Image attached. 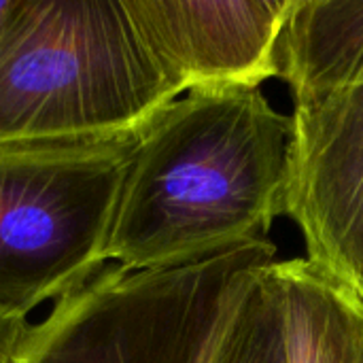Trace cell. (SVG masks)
<instances>
[{"mask_svg": "<svg viewBox=\"0 0 363 363\" xmlns=\"http://www.w3.org/2000/svg\"><path fill=\"white\" fill-rule=\"evenodd\" d=\"M289 132L259 87L179 96L138 134L106 264L177 268L268 240L283 215Z\"/></svg>", "mask_w": 363, "mask_h": 363, "instance_id": "obj_1", "label": "cell"}, {"mask_svg": "<svg viewBox=\"0 0 363 363\" xmlns=\"http://www.w3.org/2000/svg\"><path fill=\"white\" fill-rule=\"evenodd\" d=\"M130 21L177 96L259 87L277 77L291 0H123Z\"/></svg>", "mask_w": 363, "mask_h": 363, "instance_id": "obj_5", "label": "cell"}, {"mask_svg": "<svg viewBox=\"0 0 363 363\" xmlns=\"http://www.w3.org/2000/svg\"><path fill=\"white\" fill-rule=\"evenodd\" d=\"M283 215L306 259L363 298V85L294 98Z\"/></svg>", "mask_w": 363, "mask_h": 363, "instance_id": "obj_4", "label": "cell"}, {"mask_svg": "<svg viewBox=\"0 0 363 363\" xmlns=\"http://www.w3.org/2000/svg\"><path fill=\"white\" fill-rule=\"evenodd\" d=\"M277 77L294 98L363 85V0H291Z\"/></svg>", "mask_w": 363, "mask_h": 363, "instance_id": "obj_7", "label": "cell"}, {"mask_svg": "<svg viewBox=\"0 0 363 363\" xmlns=\"http://www.w3.org/2000/svg\"><path fill=\"white\" fill-rule=\"evenodd\" d=\"M11 6H13V0H0V32L4 28V21L11 13Z\"/></svg>", "mask_w": 363, "mask_h": 363, "instance_id": "obj_10", "label": "cell"}, {"mask_svg": "<svg viewBox=\"0 0 363 363\" xmlns=\"http://www.w3.org/2000/svg\"><path fill=\"white\" fill-rule=\"evenodd\" d=\"M285 363H363V298L306 257L272 262Z\"/></svg>", "mask_w": 363, "mask_h": 363, "instance_id": "obj_6", "label": "cell"}, {"mask_svg": "<svg viewBox=\"0 0 363 363\" xmlns=\"http://www.w3.org/2000/svg\"><path fill=\"white\" fill-rule=\"evenodd\" d=\"M268 268L247 289L211 363H285L281 313Z\"/></svg>", "mask_w": 363, "mask_h": 363, "instance_id": "obj_8", "label": "cell"}, {"mask_svg": "<svg viewBox=\"0 0 363 363\" xmlns=\"http://www.w3.org/2000/svg\"><path fill=\"white\" fill-rule=\"evenodd\" d=\"M136 140L0 145V313L28 319L106 266Z\"/></svg>", "mask_w": 363, "mask_h": 363, "instance_id": "obj_3", "label": "cell"}, {"mask_svg": "<svg viewBox=\"0 0 363 363\" xmlns=\"http://www.w3.org/2000/svg\"><path fill=\"white\" fill-rule=\"evenodd\" d=\"M30 328L28 319L0 313V363H19Z\"/></svg>", "mask_w": 363, "mask_h": 363, "instance_id": "obj_9", "label": "cell"}, {"mask_svg": "<svg viewBox=\"0 0 363 363\" xmlns=\"http://www.w3.org/2000/svg\"><path fill=\"white\" fill-rule=\"evenodd\" d=\"M177 98L123 0H13L0 32V145L134 136Z\"/></svg>", "mask_w": 363, "mask_h": 363, "instance_id": "obj_2", "label": "cell"}]
</instances>
